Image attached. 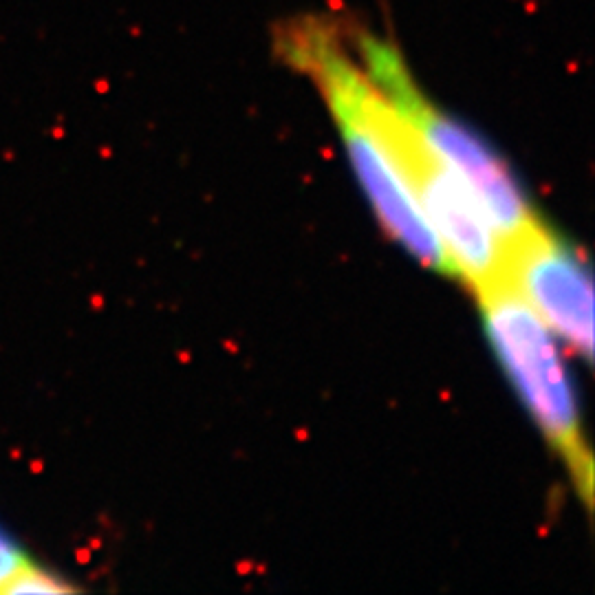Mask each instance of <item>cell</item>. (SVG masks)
Wrapping results in <instances>:
<instances>
[{"mask_svg": "<svg viewBox=\"0 0 595 595\" xmlns=\"http://www.w3.org/2000/svg\"><path fill=\"white\" fill-rule=\"evenodd\" d=\"M309 80H311V84H315L329 106L342 144L347 148L353 172L366 192L368 203L377 214L379 223L421 265L439 271L441 276L457 278L455 265L446 254L441 241L428 225L421 210L416 208L395 161L390 159L382 139L375 135L373 126L357 109L353 98L331 77L309 75Z\"/></svg>", "mask_w": 595, "mask_h": 595, "instance_id": "cell-3", "label": "cell"}, {"mask_svg": "<svg viewBox=\"0 0 595 595\" xmlns=\"http://www.w3.org/2000/svg\"><path fill=\"white\" fill-rule=\"evenodd\" d=\"M474 295L494 355L547 443L565 463L578 496L589 509L593 459L582 432L574 382L553 331L505 278L490 282Z\"/></svg>", "mask_w": 595, "mask_h": 595, "instance_id": "cell-1", "label": "cell"}, {"mask_svg": "<svg viewBox=\"0 0 595 595\" xmlns=\"http://www.w3.org/2000/svg\"><path fill=\"white\" fill-rule=\"evenodd\" d=\"M503 278L578 355L593 353V284L587 260L540 221L505 245Z\"/></svg>", "mask_w": 595, "mask_h": 595, "instance_id": "cell-4", "label": "cell"}, {"mask_svg": "<svg viewBox=\"0 0 595 595\" xmlns=\"http://www.w3.org/2000/svg\"><path fill=\"white\" fill-rule=\"evenodd\" d=\"M71 591H77V587L71 585V582L64 576H60L57 571L35 560L31 567H27L14 582H11L7 595H35V593L49 595V593H71Z\"/></svg>", "mask_w": 595, "mask_h": 595, "instance_id": "cell-5", "label": "cell"}, {"mask_svg": "<svg viewBox=\"0 0 595 595\" xmlns=\"http://www.w3.org/2000/svg\"><path fill=\"white\" fill-rule=\"evenodd\" d=\"M35 558L7 529L0 527V595H7L9 585L22 571L31 567Z\"/></svg>", "mask_w": 595, "mask_h": 595, "instance_id": "cell-6", "label": "cell"}, {"mask_svg": "<svg viewBox=\"0 0 595 595\" xmlns=\"http://www.w3.org/2000/svg\"><path fill=\"white\" fill-rule=\"evenodd\" d=\"M353 35L368 73L406 115L425 144L466 178L503 245H509L536 228L542 219L531 208L518 178L501 154L468 124L459 122L428 98L416 84L401 51L390 40L360 22H353Z\"/></svg>", "mask_w": 595, "mask_h": 595, "instance_id": "cell-2", "label": "cell"}]
</instances>
